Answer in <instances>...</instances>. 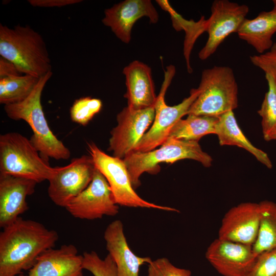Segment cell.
I'll return each instance as SVG.
<instances>
[{"mask_svg":"<svg viewBox=\"0 0 276 276\" xmlns=\"http://www.w3.org/2000/svg\"><path fill=\"white\" fill-rule=\"evenodd\" d=\"M59 236L42 224L19 217L0 234V276H17L53 248Z\"/></svg>","mask_w":276,"mask_h":276,"instance_id":"obj_1","label":"cell"},{"mask_svg":"<svg viewBox=\"0 0 276 276\" xmlns=\"http://www.w3.org/2000/svg\"><path fill=\"white\" fill-rule=\"evenodd\" d=\"M0 55L24 75L40 78L52 71L43 38L28 25L11 28L0 24Z\"/></svg>","mask_w":276,"mask_h":276,"instance_id":"obj_2","label":"cell"},{"mask_svg":"<svg viewBox=\"0 0 276 276\" xmlns=\"http://www.w3.org/2000/svg\"><path fill=\"white\" fill-rule=\"evenodd\" d=\"M52 74L51 71L40 77L27 98L18 103L4 105V110L10 119L22 120L28 124L33 133L30 140L44 158L66 160L70 157L71 152L49 127L41 102L42 91Z\"/></svg>","mask_w":276,"mask_h":276,"instance_id":"obj_3","label":"cell"},{"mask_svg":"<svg viewBox=\"0 0 276 276\" xmlns=\"http://www.w3.org/2000/svg\"><path fill=\"white\" fill-rule=\"evenodd\" d=\"M56 171L30 139L17 132L0 135V174L33 180H49Z\"/></svg>","mask_w":276,"mask_h":276,"instance_id":"obj_4","label":"cell"},{"mask_svg":"<svg viewBox=\"0 0 276 276\" xmlns=\"http://www.w3.org/2000/svg\"><path fill=\"white\" fill-rule=\"evenodd\" d=\"M200 93L188 115L219 117L238 107V84L233 70L215 66L202 72Z\"/></svg>","mask_w":276,"mask_h":276,"instance_id":"obj_5","label":"cell"},{"mask_svg":"<svg viewBox=\"0 0 276 276\" xmlns=\"http://www.w3.org/2000/svg\"><path fill=\"white\" fill-rule=\"evenodd\" d=\"M183 159L198 161L205 167H210L213 162L212 157L202 150L198 142L170 137L158 149L146 152H133L123 160L135 190L141 185L140 177L144 172L156 174L159 170V163H173Z\"/></svg>","mask_w":276,"mask_h":276,"instance_id":"obj_6","label":"cell"},{"mask_svg":"<svg viewBox=\"0 0 276 276\" xmlns=\"http://www.w3.org/2000/svg\"><path fill=\"white\" fill-rule=\"evenodd\" d=\"M87 147L95 168L107 180L117 204L179 213L175 208L157 205L142 198L132 185L123 159L107 154L93 142L87 143Z\"/></svg>","mask_w":276,"mask_h":276,"instance_id":"obj_7","label":"cell"},{"mask_svg":"<svg viewBox=\"0 0 276 276\" xmlns=\"http://www.w3.org/2000/svg\"><path fill=\"white\" fill-rule=\"evenodd\" d=\"M175 74L174 66L167 67L165 79L154 106L155 117L153 124L138 143L133 152H146L162 145L168 139L175 123L182 117L188 115L191 106L198 96L199 88H192L190 96L181 103L174 106L168 105L165 101V95Z\"/></svg>","mask_w":276,"mask_h":276,"instance_id":"obj_8","label":"cell"},{"mask_svg":"<svg viewBox=\"0 0 276 276\" xmlns=\"http://www.w3.org/2000/svg\"><path fill=\"white\" fill-rule=\"evenodd\" d=\"M96 168L90 156L73 158L63 167H56L54 176L49 180L48 194L57 205L65 208L90 183Z\"/></svg>","mask_w":276,"mask_h":276,"instance_id":"obj_9","label":"cell"},{"mask_svg":"<svg viewBox=\"0 0 276 276\" xmlns=\"http://www.w3.org/2000/svg\"><path fill=\"white\" fill-rule=\"evenodd\" d=\"M65 209L74 217L86 220L114 216L119 212L107 180L96 168L89 185Z\"/></svg>","mask_w":276,"mask_h":276,"instance_id":"obj_10","label":"cell"},{"mask_svg":"<svg viewBox=\"0 0 276 276\" xmlns=\"http://www.w3.org/2000/svg\"><path fill=\"white\" fill-rule=\"evenodd\" d=\"M249 7L228 0L214 1L211 14L207 19L206 31L209 37L205 45L198 53L201 60L213 55L231 34L237 32L246 19Z\"/></svg>","mask_w":276,"mask_h":276,"instance_id":"obj_11","label":"cell"},{"mask_svg":"<svg viewBox=\"0 0 276 276\" xmlns=\"http://www.w3.org/2000/svg\"><path fill=\"white\" fill-rule=\"evenodd\" d=\"M154 117V106L140 110L124 108L117 114V125L110 132L108 150L113 156L123 159L133 152Z\"/></svg>","mask_w":276,"mask_h":276,"instance_id":"obj_12","label":"cell"},{"mask_svg":"<svg viewBox=\"0 0 276 276\" xmlns=\"http://www.w3.org/2000/svg\"><path fill=\"white\" fill-rule=\"evenodd\" d=\"M205 256L222 276H247L257 257L251 245L218 238L208 246Z\"/></svg>","mask_w":276,"mask_h":276,"instance_id":"obj_13","label":"cell"},{"mask_svg":"<svg viewBox=\"0 0 276 276\" xmlns=\"http://www.w3.org/2000/svg\"><path fill=\"white\" fill-rule=\"evenodd\" d=\"M260 218L259 203H240L224 215L218 238L252 246L257 238Z\"/></svg>","mask_w":276,"mask_h":276,"instance_id":"obj_14","label":"cell"},{"mask_svg":"<svg viewBox=\"0 0 276 276\" xmlns=\"http://www.w3.org/2000/svg\"><path fill=\"white\" fill-rule=\"evenodd\" d=\"M145 16L152 24L158 20V14L151 1L126 0L105 9L102 22L109 27L120 40L128 43L133 25Z\"/></svg>","mask_w":276,"mask_h":276,"instance_id":"obj_15","label":"cell"},{"mask_svg":"<svg viewBox=\"0 0 276 276\" xmlns=\"http://www.w3.org/2000/svg\"><path fill=\"white\" fill-rule=\"evenodd\" d=\"M33 180L0 174V226L14 222L29 208L27 197L35 192Z\"/></svg>","mask_w":276,"mask_h":276,"instance_id":"obj_16","label":"cell"},{"mask_svg":"<svg viewBox=\"0 0 276 276\" xmlns=\"http://www.w3.org/2000/svg\"><path fill=\"white\" fill-rule=\"evenodd\" d=\"M83 260L73 244L51 248L37 258L26 276H83Z\"/></svg>","mask_w":276,"mask_h":276,"instance_id":"obj_17","label":"cell"},{"mask_svg":"<svg viewBox=\"0 0 276 276\" xmlns=\"http://www.w3.org/2000/svg\"><path fill=\"white\" fill-rule=\"evenodd\" d=\"M106 249L114 261L118 276H139L141 266L152 260L136 256L130 248L124 233L122 222L116 220L108 225L104 233Z\"/></svg>","mask_w":276,"mask_h":276,"instance_id":"obj_18","label":"cell"},{"mask_svg":"<svg viewBox=\"0 0 276 276\" xmlns=\"http://www.w3.org/2000/svg\"><path fill=\"white\" fill-rule=\"evenodd\" d=\"M125 75L128 107L134 110L144 109L155 106L157 97L151 70L147 64L134 60L125 66Z\"/></svg>","mask_w":276,"mask_h":276,"instance_id":"obj_19","label":"cell"},{"mask_svg":"<svg viewBox=\"0 0 276 276\" xmlns=\"http://www.w3.org/2000/svg\"><path fill=\"white\" fill-rule=\"evenodd\" d=\"M269 11H263L252 19L246 18L239 30V37L251 45L262 54L273 44L272 37L276 32V0Z\"/></svg>","mask_w":276,"mask_h":276,"instance_id":"obj_20","label":"cell"},{"mask_svg":"<svg viewBox=\"0 0 276 276\" xmlns=\"http://www.w3.org/2000/svg\"><path fill=\"white\" fill-rule=\"evenodd\" d=\"M215 134L217 135L220 145L236 146L243 148L267 168L272 167L271 162L267 153L254 146L244 135L238 124L233 111L219 117Z\"/></svg>","mask_w":276,"mask_h":276,"instance_id":"obj_21","label":"cell"},{"mask_svg":"<svg viewBox=\"0 0 276 276\" xmlns=\"http://www.w3.org/2000/svg\"><path fill=\"white\" fill-rule=\"evenodd\" d=\"M218 120L219 117L189 114L175 123L168 137L198 142L205 135L215 134Z\"/></svg>","mask_w":276,"mask_h":276,"instance_id":"obj_22","label":"cell"},{"mask_svg":"<svg viewBox=\"0 0 276 276\" xmlns=\"http://www.w3.org/2000/svg\"><path fill=\"white\" fill-rule=\"evenodd\" d=\"M261 218L257 239L252 249L257 257L276 249V202L264 200L259 202Z\"/></svg>","mask_w":276,"mask_h":276,"instance_id":"obj_23","label":"cell"},{"mask_svg":"<svg viewBox=\"0 0 276 276\" xmlns=\"http://www.w3.org/2000/svg\"><path fill=\"white\" fill-rule=\"evenodd\" d=\"M39 78L24 75L0 79V103L4 105L24 100L32 93Z\"/></svg>","mask_w":276,"mask_h":276,"instance_id":"obj_24","label":"cell"},{"mask_svg":"<svg viewBox=\"0 0 276 276\" xmlns=\"http://www.w3.org/2000/svg\"><path fill=\"white\" fill-rule=\"evenodd\" d=\"M265 78L268 89L258 113L262 118L264 139L270 141L276 139V76L266 73Z\"/></svg>","mask_w":276,"mask_h":276,"instance_id":"obj_25","label":"cell"},{"mask_svg":"<svg viewBox=\"0 0 276 276\" xmlns=\"http://www.w3.org/2000/svg\"><path fill=\"white\" fill-rule=\"evenodd\" d=\"M100 99L90 97L75 100L70 108V117L76 123L86 126L102 109Z\"/></svg>","mask_w":276,"mask_h":276,"instance_id":"obj_26","label":"cell"},{"mask_svg":"<svg viewBox=\"0 0 276 276\" xmlns=\"http://www.w3.org/2000/svg\"><path fill=\"white\" fill-rule=\"evenodd\" d=\"M82 256L83 269L94 276H118L116 264L109 254L104 259L94 251L84 252Z\"/></svg>","mask_w":276,"mask_h":276,"instance_id":"obj_27","label":"cell"},{"mask_svg":"<svg viewBox=\"0 0 276 276\" xmlns=\"http://www.w3.org/2000/svg\"><path fill=\"white\" fill-rule=\"evenodd\" d=\"M191 274L189 269L175 266L166 258L152 260L148 264L147 276H191Z\"/></svg>","mask_w":276,"mask_h":276,"instance_id":"obj_28","label":"cell"},{"mask_svg":"<svg viewBox=\"0 0 276 276\" xmlns=\"http://www.w3.org/2000/svg\"><path fill=\"white\" fill-rule=\"evenodd\" d=\"M247 276H276V249L258 255Z\"/></svg>","mask_w":276,"mask_h":276,"instance_id":"obj_29","label":"cell"},{"mask_svg":"<svg viewBox=\"0 0 276 276\" xmlns=\"http://www.w3.org/2000/svg\"><path fill=\"white\" fill-rule=\"evenodd\" d=\"M251 63L261 68L265 74L269 73L276 76V42L269 51L250 56Z\"/></svg>","mask_w":276,"mask_h":276,"instance_id":"obj_30","label":"cell"},{"mask_svg":"<svg viewBox=\"0 0 276 276\" xmlns=\"http://www.w3.org/2000/svg\"><path fill=\"white\" fill-rule=\"evenodd\" d=\"M28 3L36 7H62L79 3L81 0H29Z\"/></svg>","mask_w":276,"mask_h":276,"instance_id":"obj_31","label":"cell"},{"mask_svg":"<svg viewBox=\"0 0 276 276\" xmlns=\"http://www.w3.org/2000/svg\"><path fill=\"white\" fill-rule=\"evenodd\" d=\"M21 74L13 63L1 57L0 79L17 76Z\"/></svg>","mask_w":276,"mask_h":276,"instance_id":"obj_32","label":"cell"}]
</instances>
